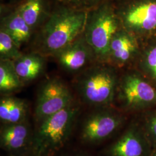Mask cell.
Wrapping results in <instances>:
<instances>
[{"instance_id": "cell-18", "label": "cell", "mask_w": 156, "mask_h": 156, "mask_svg": "<svg viewBox=\"0 0 156 156\" xmlns=\"http://www.w3.org/2000/svg\"><path fill=\"white\" fill-rule=\"evenodd\" d=\"M24 83L17 74L12 60H1L0 61V91L8 95L19 90Z\"/></svg>"}, {"instance_id": "cell-14", "label": "cell", "mask_w": 156, "mask_h": 156, "mask_svg": "<svg viewBox=\"0 0 156 156\" xmlns=\"http://www.w3.org/2000/svg\"><path fill=\"white\" fill-rule=\"evenodd\" d=\"M15 8L33 30L44 23L53 10L48 0H20Z\"/></svg>"}, {"instance_id": "cell-11", "label": "cell", "mask_w": 156, "mask_h": 156, "mask_svg": "<svg viewBox=\"0 0 156 156\" xmlns=\"http://www.w3.org/2000/svg\"><path fill=\"white\" fill-rule=\"evenodd\" d=\"M152 148L142 127L133 123L106 151V156H150Z\"/></svg>"}, {"instance_id": "cell-6", "label": "cell", "mask_w": 156, "mask_h": 156, "mask_svg": "<svg viewBox=\"0 0 156 156\" xmlns=\"http://www.w3.org/2000/svg\"><path fill=\"white\" fill-rule=\"evenodd\" d=\"M122 27L144 41L156 37V0H115Z\"/></svg>"}, {"instance_id": "cell-1", "label": "cell", "mask_w": 156, "mask_h": 156, "mask_svg": "<svg viewBox=\"0 0 156 156\" xmlns=\"http://www.w3.org/2000/svg\"><path fill=\"white\" fill-rule=\"evenodd\" d=\"M87 15L88 12L56 2L39 34L37 53L43 56H55L83 33Z\"/></svg>"}, {"instance_id": "cell-24", "label": "cell", "mask_w": 156, "mask_h": 156, "mask_svg": "<svg viewBox=\"0 0 156 156\" xmlns=\"http://www.w3.org/2000/svg\"><path fill=\"white\" fill-rule=\"evenodd\" d=\"M38 156V155H37L36 154H35L34 152L33 151H31V153H28L27 154H26V155H24V156Z\"/></svg>"}, {"instance_id": "cell-4", "label": "cell", "mask_w": 156, "mask_h": 156, "mask_svg": "<svg viewBox=\"0 0 156 156\" xmlns=\"http://www.w3.org/2000/svg\"><path fill=\"white\" fill-rule=\"evenodd\" d=\"M122 28L114 1L104 3L88 11L83 34L97 62H108L112 39Z\"/></svg>"}, {"instance_id": "cell-3", "label": "cell", "mask_w": 156, "mask_h": 156, "mask_svg": "<svg viewBox=\"0 0 156 156\" xmlns=\"http://www.w3.org/2000/svg\"><path fill=\"white\" fill-rule=\"evenodd\" d=\"M79 108L74 102L38 123L34 133L33 152L51 156L67 144L73 133Z\"/></svg>"}, {"instance_id": "cell-13", "label": "cell", "mask_w": 156, "mask_h": 156, "mask_svg": "<svg viewBox=\"0 0 156 156\" xmlns=\"http://www.w3.org/2000/svg\"><path fill=\"white\" fill-rule=\"evenodd\" d=\"M1 28L9 34L20 48L30 39L33 30L17 11L15 5L1 8Z\"/></svg>"}, {"instance_id": "cell-7", "label": "cell", "mask_w": 156, "mask_h": 156, "mask_svg": "<svg viewBox=\"0 0 156 156\" xmlns=\"http://www.w3.org/2000/svg\"><path fill=\"white\" fill-rule=\"evenodd\" d=\"M125 121L122 113L110 106L97 108L84 120L80 138L87 144H99L116 133Z\"/></svg>"}, {"instance_id": "cell-10", "label": "cell", "mask_w": 156, "mask_h": 156, "mask_svg": "<svg viewBox=\"0 0 156 156\" xmlns=\"http://www.w3.org/2000/svg\"><path fill=\"white\" fill-rule=\"evenodd\" d=\"M34 133L28 120L2 124L0 131L2 149L11 156H23L33 151Z\"/></svg>"}, {"instance_id": "cell-5", "label": "cell", "mask_w": 156, "mask_h": 156, "mask_svg": "<svg viewBox=\"0 0 156 156\" xmlns=\"http://www.w3.org/2000/svg\"><path fill=\"white\" fill-rule=\"evenodd\" d=\"M116 98L124 110L136 112L156 107V87L134 67L120 75Z\"/></svg>"}, {"instance_id": "cell-23", "label": "cell", "mask_w": 156, "mask_h": 156, "mask_svg": "<svg viewBox=\"0 0 156 156\" xmlns=\"http://www.w3.org/2000/svg\"><path fill=\"white\" fill-rule=\"evenodd\" d=\"M150 156H156V147L152 150Z\"/></svg>"}, {"instance_id": "cell-12", "label": "cell", "mask_w": 156, "mask_h": 156, "mask_svg": "<svg viewBox=\"0 0 156 156\" xmlns=\"http://www.w3.org/2000/svg\"><path fill=\"white\" fill-rule=\"evenodd\" d=\"M66 71L76 73L97 62L94 53L82 34L54 56Z\"/></svg>"}, {"instance_id": "cell-16", "label": "cell", "mask_w": 156, "mask_h": 156, "mask_svg": "<svg viewBox=\"0 0 156 156\" xmlns=\"http://www.w3.org/2000/svg\"><path fill=\"white\" fill-rule=\"evenodd\" d=\"M28 105L20 98L8 95L0 101V119L2 124H15L27 120Z\"/></svg>"}, {"instance_id": "cell-15", "label": "cell", "mask_w": 156, "mask_h": 156, "mask_svg": "<svg viewBox=\"0 0 156 156\" xmlns=\"http://www.w3.org/2000/svg\"><path fill=\"white\" fill-rule=\"evenodd\" d=\"M13 62L17 74L24 84L39 77L44 69V56L38 53L22 54Z\"/></svg>"}, {"instance_id": "cell-2", "label": "cell", "mask_w": 156, "mask_h": 156, "mask_svg": "<svg viewBox=\"0 0 156 156\" xmlns=\"http://www.w3.org/2000/svg\"><path fill=\"white\" fill-rule=\"evenodd\" d=\"M119 78L116 68L97 62L79 76L76 88L85 104L96 108L110 106L116 99Z\"/></svg>"}, {"instance_id": "cell-19", "label": "cell", "mask_w": 156, "mask_h": 156, "mask_svg": "<svg viewBox=\"0 0 156 156\" xmlns=\"http://www.w3.org/2000/svg\"><path fill=\"white\" fill-rule=\"evenodd\" d=\"M20 48L11 35L3 28L0 29V57L1 60H15L22 55Z\"/></svg>"}, {"instance_id": "cell-22", "label": "cell", "mask_w": 156, "mask_h": 156, "mask_svg": "<svg viewBox=\"0 0 156 156\" xmlns=\"http://www.w3.org/2000/svg\"><path fill=\"white\" fill-rule=\"evenodd\" d=\"M66 156H90L87 153H81V152H78V153H74L73 154H69Z\"/></svg>"}, {"instance_id": "cell-20", "label": "cell", "mask_w": 156, "mask_h": 156, "mask_svg": "<svg viewBox=\"0 0 156 156\" xmlns=\"http://www.w3.org/2000/svg\"><path fill=\"white\" fill-rule=\"evenodd\" d=\"M142 127L153 150L156 147V108L146 113Z\"/></svg>"}, {"instance_id": "cell-8", "label": "cell", "mask_w": 156, "mask_h": 156, "mask_svg": "<svg viewBox=\"0 0 156 156\" xmlns=\"http://www.w3.org/2000/svg\"><path fill=\"white\" fill-rule=\"evenodd\" d=\"M73 102V95L66 84L57 78L49 79L41 86L37 95L35 120L39 123Z\"/></svg>"}, {"instance_id": "cell-21", "label": "cell", "mask_w": 156, "mask_h": 156, "mask_svg": "<svg viewBox=\"0 0 156 156\" xmlns=\"http://www.w3.org/2000/svg\"><path fill=\"white\" fill-rule=\"evenodd\" d=\"M114 1L115 0H56V2L75 9L88 12L104 3Z\"/></svg>"}, {"instance_id": "cell-17", "label": "cell", "mask_w": 156, "mask_h": 156, "mask_svg": "<svg viewBox=\"0 0 156 156\" xmlns=\"http://www.w3.org/2000/svg\"><path fill=\"white\" fill-rule=\"evenodd\" d=\"M133 67L156 87V37L142 41L140 56Z\"/></svg>"}, {"instance_id": "cell-9", "label": "cell", "mask_w": 156, "mask_h": 156, "mask_svg": "<svg viewBox=\"0 0 156 156\" xmlns=\"http://www.w3.org/2000/svg\"><path fill=\"white\" fill-rule=\"evenodd\" d=\"M142 41L134 34L120 28L112 39L108 62L118 69L134 67L142 48Z\"/></svg>"}]
</instances>
